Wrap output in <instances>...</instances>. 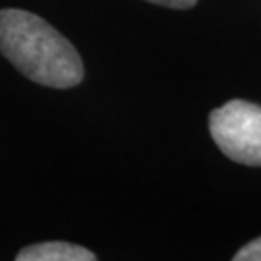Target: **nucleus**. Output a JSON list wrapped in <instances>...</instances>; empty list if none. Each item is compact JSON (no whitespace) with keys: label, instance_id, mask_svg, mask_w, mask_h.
I'll return each mask as SVG.
<instances>
[{"label":"nucleus","instance_id":"nucleus-1","mask_svg":"<svg viewBox=\"0 0 261 261\" xmlns=\"http://www.w3.org/2000/svg\"><path fill=\"white\" fill-rule=\"evenodd\" d=\"M0 53L35 84L68 89L84 80V62L74 45L25 10H0Z\"/></svg>","mask_w":261,"mask_h":261},{"label":"nucleus","instance_id":"nucleus-2","mask_svg":"<svg viewBox=\"0 0 261 261\" xmlns=\"http://www.w3.org/2000/svg\"><path fill=\"white\" fill-rule=\"evenodd\" d=\"M209 132L226 157L246 167H261V107L232 99L209 114Z\"/></svg>","mask_w":261,"mask_h":261},{"label":"nucleus","instance_id":"nucleus-3","mask_svg":"<svg viewBox=\"0 0 261 261\" xmlns=\"http://www.w3.org/2000/svg\"><path fill=\"white\" fill-rule=\"evenodd\" d=\"M91 250L68 242H43L23 248L16 261H95Z\"/></svg>","mask_w":261,"mask_h":261},{"label":"nucleus","instance_id":"nucleus-4","mask_svg":"<svg viewBox=\"0 0 261 261\" xmlns=\"http://www.w3.org/2000/svg\"><path fill=\"white\" fill-rule=\"evenodd\" d=\"M234 261H261V236L246 244L240 252L232 257Z\"/></svg>","mask_w":261,"mask_h":261},{"label":"nucleus","instance_id":"nucleus-5","mask_svg":"<svg viewBox=\"0 0 261 261\" xmlns=\"http://www.w3.org/2000/svg\"><path fill=\"white\" fill-rule=\"evenodd\" d=\"M151 4H159V6H167V8H176V10H186L196 6L197 0H147Z\"/></svg>","mask_w":261,"mask_h":261}]
</instances>
